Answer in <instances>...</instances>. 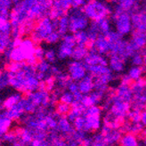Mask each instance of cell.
<instances>
[{
    "instance_id": "cell-36",
    "label": "cell",
    "mask_w": 146,
    "mask_h": 146,
    "mask_svg": "<svg viewBox=\"0 0 146 146\" xmlns=\"http://www.w3.org/2000/svg\"><path fill=\"white\" fill-rule=\"evenodd\" d=\"M70 109H71L70 105L59 102V103H57L55 107V113L58 116H67L70 111Z\"/></svg>"
},
{
    "instance_id": "cell-18",
    "label": "cell",
    "mask_w": 146,
    "mask_h": 146,
    "mask_svg": "<svg viewBox=\"0 0 146 146\" xmlns=\"http://www.w3.org/2000/svg\"><path fill=\"white\" fill-rule=\"evenodd\" d=\"M110 43L104 35H99L98 38L93 44V49H94L101 55L110 54ZM91 48V49H92Z\"/></svg>"
},
{
    "instance_id": "cell-51",
    "label": "cell",
    "mask_w": 146,
    "mask_h": 146,
    "mask_svg": "<svg viewBox=\"0 0 146 146\" xmlns=\"http://www.w3.org/2000/svg\"><path fill=\"white\" fill-rule=\"evenodd\" d=\"M145 110H146V108H145Z\"/></svg>"
},
{
    "instance_id": "cell-34",
    "label": "cell",
    "mask_w": 146,
    "mask_h": 146,
    "mask_svg": "<svg viewBox=\"0 0 146 146\" xmlns=\"http://www.w3.org/2000/svg\"><path fill=\"white\" fill-rule=\"evenodd\" d=\"M12 25L8 17H5L0 14V33L11 34Z\"/></svg>"
},
{
    "instance_id": "cell-50",
    "label": "cell",
    "mask_w": 146,
    "mask_h": 146,
    "mask_svg": "<svg viewBox=\"0 0 146 146\" xmlns=\"http://www.w3.org/2000/svg\"><path fill=\"white\" fill-rule=\"evenodd\" d=\"M144 139H145V146H146V138H144Z\"/></svg>"
},
{
    "instance_id": "cell-19",
    "label": "cell",
    "mask_w": 146,
    "mask_h": 146,
    "mask_svg": "<svg viewBox=\"0 0 146 146\" xmlns=\"http://www.w3.org/2000/svg\"><path fill=\"white\" fill-rule=\"evenodd\" d=\"M94 77L87 73L86 76L78 82V90L83 96H87L94 91Z\"/></svg>"
},
{
    "instance_id": "cell-45",
    "label": "cell",
    "mask_w": 146,
    "mask_h": 146,
    "mask_svg": "<svg viewBox=\"0 0 146 146\" xmlns=\"http://www.w3.org/2000/svg\"><path fill=\"white\" fill-rule=\"evenodd\" d=\"M66 88L68 89V91L70 93H71L72 94H75L79 92L78 90V82H75V81H72V80H70L68 85H67V87Z\"/></svg>"
},
{
    "instance_id": "cell-5",
    "label": "cell",
    "mask_w": 146,
    "mask_h": 146,
    "mask_svg": "<svg viewBox=\"0 0 146 146\" xmlns=\"http://www.w3.org/2000/svg\"><path fill=\"white\" fill-rule=\"evenodd\" d=\"M111 20L115 24L116 32L122 36H127L133 32V26L131 21V16L129 13H111Z\"/></svg>"
},
{
    "instance_id": "cell-46",
    "label": "cell",
    "mask_w": 146,
    "mask_h": 146,
    "mask_svg": "<svg viewBox=\"0 0 146 146\" xmlns=\"http://www.w3.org/2000/svg\"><path fill=\"white\" fill-rule=\"evenodd\" d=\"M44 54H45V50H44L41 46H36V49H35V54H34L36 61L40 62V61L44 60Z\"/></svg>"
},
{
    "instance_id": "cell-17",
    "label": "cell",
    "mask_w": 146,
    "mask_h": 146,
    "mask_svg": "<svg viewBox=\"0 0 146 146\" xmlns=\"http://www.w3.org/2000/svg\"><path fill=\"white\" fill-rule=\"evenodd\" d=\"M115 96L123 102H126L128 104L132 103L134 100V94L129 85L120 84L115 92Z\"/></svg>"
},
{
    "instance_id": "cell-41",
    "label": "cell",
    "mask_w": 146,
    "mask_h": 146,
    "mask_svg": "<svg viewBox=\"0 0 146 146\" xmlns=\"http://www.w3.org/2000/svg\"><path fill=\"white\" fill-rule=\"evenodd\" d=\"M61 39H62V36L55 31L52 34H50L45 41L48 44V45H54V44L58 43Z\"/></svg>"
},
{
    "instance_id": "cell-30",
    "label": "cell",
    "mask_w": 146,
    "mask_h": 146,
    "mask_svg": "<svg viewBox=\"0 0 146 146\" xmlns=\"http://www.w3.org/2000/svg\"><path fill=\"white\" fill-rule=\"evenodd\" d=\"M86 31L87 33L89 41L91 43H94V41H96V39L99 36V35H101L98 28H97V25H96V23H94V21H91V23L89 24L88 28L86 29Z\"/></svg>"
},
{
    "instance_id": "cell-38",
    "label": "cell",
    "mask_w": 146,
    "mask_h": 146,
    "mask_svg": "<svg viewBox=\"0 0 146 146\" xmlns=\"http://www.w3.org/2000/svg\"><path fill=\"white\" fill-rule=\"evenodd\" d=\"M141 111L138 110H130L127 113V118L129 119L131 123H141Z\"/></svg>"
},
{
    "instance_id": "cell-25",
    "label": "cell",
    "mask_w": 146,
    "mask_h": 146,
    "mask_svg": "<svg viewBox=\"0 0 146 146\" xmlns=\"http://www.w3.org/2000/svg\"><path fill=\"white\" fill-rule=\"evenodd\" d=\"M88 48L85 46H78L76 45V46L73 49L72 54L70 58L72 61H78V62H83L86 56L88 54Z\"/></svg>"
},
{
    "instance_id": "cell-28",
    "label": "cell",
    "mask_w": 146,
    "mask_h": 146,
    "mask_svg": "<svg viewBox=\"0 0 146 146\" xmlns=\"http://www.w3.org/2000/svg\"><path fill=\"white\" fill-rule=\"evenodd\" d=\"M121 132L117 129H111L110 132L104 135V138L107 145H113L114 143H118L121 138Z\"/></svg>"
},
{
    "instance_id": "cell-23",
    "label": "cell",
    "mask_w": 146,
    "mask_h": 146,
    "mask_svg": "<svg viewBox=\"0 0 146 146\" xmlns=\"http://www.w3.org/2000/svg\"><path fill=\"white\" fill-rule=\"evenodd\" d=\"M56 31L59 33L62 36L66 35L69 31V17L68 14L61 17L58 20H54Z\"/></svg>"
},
{
    "instance_id": "cell-29",
    "label": "cell",
    "mask_w": 146,
    "mask_h": 146,
    "mask_svg": "<svg viewBox=\"0 0 146 146\" xmlns=\"http://www.w3.org/2000/svg\"><path fill=\"white\" fill-rule=\"evenodd\" d=\"M12 40L11 34L0 33V54H4L9 48Z\"/></svg>"
},
{
    "instance_id": "cell-26",
    "label": "cell",
    "mask_w": 146,
    "mask_h": 146,
    "mask_svg": "<svg viewBox=\"0 0 146 146\" xmlns=\"http://www.w3.org/2000/svg\"><path fill=\"white\" fill-rule=\"evenodd\" d=\"M96 23L97 28L101 35H107L109 32L111 31V24L110 18H104L97 21H94Z\"/></svg>"
},
{
    "instance_id": "cell-32",
    "label": "cell",
    "mask_w": 146,
    "mask_h": 146,
    "mask_svg": "<svg viewBox=\"0 0 146 146\" xmlns=\"http://www.w3.org/2000/svg\"><path fill=\"white\" fill-rule=\"evenodd\" d=\"M74 35V38H75V41H76V45H78V46H85L87 47V45L90 43L89 41V38H88V36H87V33L86 31H78Z\"/></svg>"
},
{
    "instance_id": "cell-1",
    "label": "cell",
    "mask_w": 146,
    "mask_h": 146,
    "mask_svg": "<svg viewBox=\"0 0 146 146\" xmlns=\"http://www.w3.org/2000/svg\"><path fill=\"white\" fill-rule=\"evenodd\" d=\"M35 43L31 40V38H23L21 44L13 48H8L4 53L7 60H10L13 62H27L32 58H34Z\"/></svg>"
},
{
    "instance_id": "cell-37",
    "label": "cell",
    "mask_w": 146,
    "mask_h": 146,
    "mask_svg": "<svg viewBox=\"0 0 146 146\" xmlns=\"http://www.w3.org/2000/svg\"><path fill=\"white\" fill-rule=\"evenodd\" d=\"M130 60H131V63L135 67H143L144 65V60L141 52H135L131 56Z\"/></svg>"
},
{
    "instance_id": "cell-4",
    "label": "cell",
    "mask_w": 146,
    "mask_h": 146,
    "mask_svg": "<svg viewBox=\"0 0 146 146\" xmlns=\"http://www.w3.org/2000/svg\"><path fill=\"white\" fill-rule=\"evenodd\" d=\"M69 17V31L71 34H75L78 31H86L90 23L82 9L70 8L68 13Z\"/></svg>"
},
{
    "instance_id": "cell-11",
    "label": "cell",
    "mask_w": 146,
    "mask_h": 146,
    "mask_svg": "<svg viewBox=\"0 0 146 146\" xmlns=\"http://www.w3.org/2000/svg\"><path fill=\"white\" fill-rule=\"evenodd\" d=\"M131 21H132L133 31L146 32V13L143 10H138L132 14Z\"/></svg>"
},
{
    "instance_id": "cell-42",
    "label": "cell",
    "mask_w": 146,
    "mask_h": 146,
    "mask_svg": "<svg viewBox=\"0 0 146 146\" xmlns=\"http://www.w3.org/2000/svg\"><path fill=\"white\" fill-rule=\"evenodd\" d=\"M56 52L52 49V48H50V49H47L45 51V54H44V59H45L47 62L51 63V62H54L55 59H56Z\"/></svg>"
},
{
    "instance_id": "cell-40",
    "label": "cell",
    "mask_w": 146,
    "mask_h": 146,
    "mask_svg": "<svg viewBox=\"0 0 146 146\" xmlns=\"http://www.w3.org/2000/svg\"><path fill=\"white\" fill-rule=\"evenodd\" d=\"M72 127L76 131H82L84 132V128H85V118L84 116H80L78 118H77L74 122L72 123Z\"/></svg>"
},
{
    "instance_id": "cell-10",
    "label": "cell",
    "mask_w": 146,
    "mask_h": 146,
    "mask_svg": "<svg viewBox=\"0 0 146 146\" xmlns=\"http://www.w3.org/2000/svg\"><path fill=\"white\" fill-rule=\"evenodd\" d=\"M28 99H30L32 103L38 107L49 108L52 106L50 103V94L46 90H36L25 96Z\"/></svg>"
},
{
    "instance_id": "cell-22",
    "label": "cell",
    "mask_w": 146,
    "mask_h": 146,
    "mask_svg": "<svg viewBox=\"0 0 146 146\" xmlns=\"http://www.w3.org/2000/svg\"><path fill=\"white\" fill-rule=\"evenodd\" d=\"M86 69L87 73L92 75L94 78H97L111 72L108 66H104V65H94V66L86 67Z\"/></svg>"
},
{
    "instance_id": "cell-9",
    "label": "cell",
    "mask_w": 146,
    "mask_h": 146,
    "mask_svg": "<svg viewBox=\"0 0 146 146\" xmlns=\"http://www.w3.org/2000/svg\"><path fill=\"white\" fill-rule=\"evenodd\" d=\"M68 73L70 80L78 82L86 76L87 71L83 62L71 61L68 64Z\"/></svg>"
},
{
    "instance_id": "cell-31",
    "label": "cell",
    "mask_w": 146,
    "mask_h": 146,
    "mask_svg": "<svg viewBox=\"0 0 146 146\" xmlns=\"http://www.w3.org/2000/svg\"><path fill=\"white\" fill-rule=\"evenodd\" d=\"M143 67H131L127 72V77L130 78V80L132 82H135V81H137L138 79H140L141 78H143Z\"/></svg>"
},
{
    "instance_id": "cell-48",
    "label": "cell",
    "mask_w": 146,
    "mask_h": 146,
    "mask_svg": "<svg viewBox=\"0 0 146 146\" xmlns=\"http://www.w3.org/2000/svg\"><path fill=\"white\" fill-rule=\"evenodd\" d=\"M141 124L143 127H146V110H143L141 113Z\"/></svg>"
},
{
    "instance_id": "cell-20",
    "label": "cell",
    "mask_w": 146,
    "mask_h": 146,
    "mask_svg": "<svg viewBox=\"0 0 146 146\" xmlns=\"http://www.w3.org/2000/svg\"><path fill=\"white\" fill-rule=\"evenodd\" d=\"M13 120L7 115L6 110L0 111V139L10 131Z\"/></svg>"
},
{
    "instance_id": "cell-21",
    "label": "cell",
    "mask_w": 146,
    "mask_h": 146,
    "mask_svg": "<svg viewBox=\"0 0 146 146\" xmlns=\"http://www.w3.org/2000/svg\"><path fill=\"white\" fill-rule=\"evenodd\" d=\"M23 100V99H21ZM7 115L12 120H17L20 119L21 117L24 115V109H23V102H20L17 104H15L13 107H12L9 110H6Z\"/></svg>"
},
{
    "instance_id": "cell-7",
    "label": "cell",
    "mask_w": 146,
    "mask_h": 146,
    "mask_svg": "<svg viewBox=\"0 0 146 146\" xmlns=\"http://www.w3.org/2000/svg\"><path fill=\"white\" fill-rule=\"evenodd\" d=\"M76 46V41L73 34H66L62 36V41L57 49L56 55L60 60H65L70 58L72 54L73 49Z\"/></svg>"
},
{
    "instance_id": "cell-33",
    "label": "cell",
    "mask_w": 146,
    "mask_h": 146,
    "mask_svg": "<svg viewBox=\"0 0 146 146\" xmlns=\"http://www.w3.org/2000/svg\"><path fill=\"white\" fill-rule=\"evenodd\" d=\"M13 4L14 3L13 1H7V0H0V14L9 18L10 11L13 8Z\"/></svg>"
},
{
    "instance_id": "cell-44",
    "label": "cell",
    "mask_w": 146,
    "mask_h": 146,
    "mask_svg": "<svg viewBox=\"0 0 146 146\" xmlns=\"http://www.w3.org/2000/svg\"><path fill=\"white\" fill-rule=\"evenodd\" d=\"M29 146H52V142L50 141L49 138L43 140H36L33 139L31 143L29 144Z\"/></svg>"
},
{
    "instance_id": "cell-2",
    "label": "cell",
    "mask_w": 146,
    "mask_h": 146,
    "mask_svg": "<svg viewBox=\"0 0 146 146\" xmlns=\"http://www.w3.org/2000/svg\"><path fill=\"white\" fill-rule=\"evenodd\" d=\"M85 15L91 21H97L111 15L113 9L111 5L103 1H88L82 7Z\"/></svg>"
},
{
    "instance_id": "cell-14",
    "label": "cell",
    "mask_w": 146,
    "mask_h": 146,
    "mask_svg": "<svg viewBox=\"0 0 146 146\" xmlns=\"http://www.w3.org/2000/svg\"><path fill=\"white\" fill-rule=\"evenodd\" d=\"M85 128L84 132H96L101 128V115H84Z\"/></svg>"
},
{
    "instance_id": "cell-49",
    "label": "cell",
    "mask_w": 146,
    "mask_h": 146,
    "mask_svg": "<svg viewBox=\"0 0 146 146\" xmlns=\"http://www.w3.org/2000/svg\"><path fill=\"white\" fill-rule=\"evenodd\" d=\"M141 54H142V55H143V57L144 65H145V64H146V46H145V47L141 51Z\"/></svg>"
},
{
    "instance_id": "cell-39",
    "label": "cell",
    "mask_w": 146,
    "mask_h": 146,
    "mask_svg": "<svg viewBox=\"0 0 146 146\" xmlns=\"http://www.w3.org/2000/svg\"><path fill=\"white\" fill-rule=\"evenodd\" d=\"M59 100L61 103L66 104L71 106V104L74 103V96H73L71 93H70L69 91H65V92L62 93Z\"/></svg>"
},
{
    "instance_id": "cell-16",
    "label": "cell",
    "mask_w": 146,
    "mask_h": 146,
    "mask_svg": "<svg viewBox=\"0 0 146 146\" xmlns=\"http://www.w3.org/2000/svg\"><path fill=\"white\" fill-rule=\"evenodd\" d=\"M125 62L126 61L120 56L116 54H110L108 60V67L111 70V72L121 73L125 70Z\"/></svg>"
},
{
    "instance_id": "cell-13",
    "label": "cell",
    "mask_w": 146,
    "mask_h": 146,
    "mask_svg": "<svg viewBox=\"0 0 146 146\" xmlns=\"http://www.w3.org/2000/svg\"><path fill=\"white\" fill-rule=\"evenodd\" d=\"M128 42L135 52H141L146 46V32L133 31Z\"/></svg>"
},
{
    "instance_id": "cell-27",
    "label": "cell",
    "mask_w": 146,
    "mask_h": 146,
    "mask_svg": "<svg viewBox=\"0 0 146 146\" xmlns=\"http://www.w3.org/2000/svg\"><path fill=\"white\" fill-rule=\"evenodd\" d=\"M120 146H139L136 135L133 134H125L123 135L119 140Z\"/></svg>"
},
{
    "instance_id": "cell-35",
    "label": "cell",
    "mask_w": 146,
    "mask_h": 146,
    "mask_svg": "<svg viewBox=\"0 0 146 146\" xmlns=\"http://www.w3.org/2000/svg\"><path fill=\"white\" fill-rule=\"evenodd\" d=\"M36 70L38 73H41V74H47V73H50V68L51 65L49 62H47L45 59L38 62L36 64Z\"/></svg>"
},
{
    "instance_id": "cell-8",
    "label": "cell",
    "mask_w": 146,
    "mask_h": 146,
    "mask_svg": "<svg viewBox=\"0 0 146 146\" xmlns=\"http://www.w3.org/2000/svg\"><path fill=\"white\" fill-rule=\"evenodd\" d=\"M71 8V1L69 0H59L53 1L52 7L49 12L48 17L51 20H58L61 17L67 15Z\"/></svg>"
},
{
    "instance_id": "cell-12",
    "label": "cell",
    "mask_w": 146,
    "mask_h": 146,
    "mask_svg": "<svg viewBox=\"0 0 146 146\" xmlns=\"http://www.w3.org/2000/svg\"><path fill=\"white\" fill-rule=\"evenodd\" d=\"M86 67L94 66V65H104L108 66V60L104 56L98 54L94 49H89L88 54L83 61Z\"/></svg>"
},
{
    "instance_id": "cell-15",
    "label": "cell",
    "mask_w": 146,
    "mask_h": 146,
    "mask_svg": "<svg viewBox=\"0 0 146 146\" xmlns=\"http://www.w3.org/2000/svg\"><path fill=\"white\" fill-rule=\"evenodd\" d=\"M57 131L67 138L73 133L74 128H73L72 124L69 121L66 116L57 117Z\"/></svg>"
},
{
    "instance_id": "cell-43",
    "label": "cell",
    "mask_w": 146,
    "mask_h": 146,
    "mask_svg": "<svg viewBox=\"0 0 146 146\" xmlns=\"http://www.w3.org/2000/svg\"><path fill=\"white\" fill-rule=\"evenodd\" d=\"M9 86V76L6 71H0V90Z\"/></svg>"
},
{
    "instance_id": "cell-24",
    "label": "cell",
    "mask_w": 146,
    "mask_h": 146,
    "mask_svg": "<svg viewBox=\"0 0 146 146\" xmlns=\"http://www.w3.org/2000/svg\"><path fill=\"white\" fill-rule=\"evenodd\" d=\"M23 98V94H21L19 92L13 93L10 94L9 96H7L4 101H3V106L5 110H9L12 107H13L15 104L21 101V99Z\"/></svg>"
},
{
    "instance_id": "cell-47",
    "label": "cell",
    "mask_w": 146,
    "mask_h": 146,
    "mask_svg": "<svg viewBox=\"0 0 146 146\" xmlns=\"http://www.w3.org/2000/svg\"><path fill=\"white\" fill-rule=\"evenodd\" d=\"M86 1H83V0H75V1H71V8H76V9H82V7L86 5Z\"/></svg>"
},
{
    "instance_id": "cell-6",
    "label": "cell",
    "mask_w": 146,
    "mask_h": 146,
    "mask_svg": "<svg viewBox=\"0 0 146 146\" xmlns=\"http://www.w3.org/2000/svg\"><path fill=\"white\" fill-rule=\"evenodd\" d=\"M109 102L111 104V105H110V113L113 117L118 119H123L125 117H127L131 108L130 104L119 99L115 96V93L113 96H111Z\"/></svg>"
},
{
    "instance_id": "cell-3",
    "label": "cell",
    "mask_w": 146,
    "mask_h": 146,
    "mask_svg": "<svg viewBox=\"0 0 146 146\" xmlns=\"http://www.w3.org/2000/svg\"><path fill=\"white\" fill-rule=\"evenodd\" d=\"M55 31L54 21L51 20L48 16L44 17L36 21L33 31L31 33V38L36 46H38L40 42L46 40L47 36Z\"/></svg>"
}]
</instances>
